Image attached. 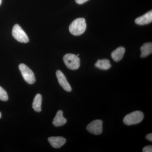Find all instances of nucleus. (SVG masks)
Instances as JSON below:
<instances>
[{"mask_svg": "<svg viewBox=\"0 0 152 152\" xmlns=\"http://www.w3.org/2000/svg\"><path fill=\"white\" fill-rule=\"evenodd\" d=\"M125 52L124 47H121L112 52L111 57L116 62H118L123 58Z\"/></svg>", "mask_w": 152, "mask_h": 152, "instance_id": "11", "label": "nucleus"}, {"mask_svg": "<svg viewBox=\"0 0 152 152\" xmlns=\"http://www.w3.org/2000/svg\"><path fill=\"white\" fill-rule=\"evenodd\" d=\"M64 62L70 69L77 70L80 67V59L78 56L73 54H67L64 57Z\"/></svg>", "mask_w": 152, "mask_h": 152, "instance_id": "3", "label": "nucleus"}, {"mask_svg": "<svg viewBox=\"0 0 152 152\" xmlns=\"http://www.w3.org/2000/svg\"><path fill=\"white\" fill-rule=\"evenodd\" d=\"M67 120L63 116V112L61 110L58 111L53 121V124L56 127H60L65 124Z\"/></svg>", "mask_w": 152, "mask_h": 152, "instance_id": "10", "label": "nucleus"}, {"mask_svg": "<svg viewBox=\"0 0 152 152\" xmlns=\"http://www.w3.org/2000/svg\"><path fill=\"white\" fill-rule=\"evenodd\" d=\"M95 66L101 70H106L111 68V65L109 60L104 59L102 60H98L97 61L95 64Z\"/></svg>", "mask_w": 152, "mask_h": 152, "instance_id": "14", "label": "nucleus"}, {"mask_svg": "<svg viewBox=\"0 0 152 152\" xmlns=\"http://www.w3.org/2000/svg\"><path fill=\"white\" fill-rule=\"evenodd\" d=\"M87 25L83 18H78L72 22L69 27V30L72 34L79 36L85 32Z\"/></svg>", "mask_w": 152, "mask_h": 152, "instance_id": "1", "label": "nucleus"}, {"mask_svg": "<svg viewBox=\"0 0 152 152\" xmlns=\"http://www.w3.org/2000/svg\"><path fill=\"white\" fill-rule=\"evenodd\" d=\"M152 21V11H150L144 15H143L137 18L135 20L136 23L139 25L148 24L151 23Z\"/></svg>", "mask_w": 152, "mask_h": 152, "instance_id": "9", "label": "nucleus"}, {"mask_svg": "<svg viewBox=\"0 0 152 152\" xmlns=\"http://www.w3.org/2000/svg\"><path fill=\"white\" fill-rule=\"evenodd\" d=\"M42 96L40 94H37L34 99L32 104L33 108L36 112L39 113L42 110Z\"/></svg>", "mask_w": 152, "mask_h": 152, "instance_id": "13", "label": "nucleus"}, {"mask_svg": "<svg viewBox=\"0 0 152 152\" xmlns=\"http://www.w3.org/2000/svg\"><path fill=\"white\" fill-rule=\"evenodd\" d=\"M1 112H0V118H1Z\"/></svg>", "mask_w": 152, "mask_h": 152, "instance_id": "20", "label": "nucleus"}, {"mask_svg": "<svg viewBox=\"0 0 152 152\" xmlns=\"http://www.w3.org/2000/svg\"><path fill=\"white\" fill-rule=\"evenodd\" d=\"M102 124L103 122L102 120H94L87 126L86 129L91 134L99 135L102 133Z\"/></svg>", "mask_w": 152, "mask_h": 152, "instance_id": "6", "label": "nucleus"}, {"mask_svg": "<svg viewBox=\"0 0 152 152\" xmlns=\"http://www.w3.org/2000/svg\"><path fill=\"white\" fill-rule=\"evenodd\" d=\"M48 140L53 148H59L65 144V138L62 137H50Z\"/></svg>", "mask_w": 152, "mask_h": 152, "instance_id": "8", "label": "nucleus"}, {"mask_svg": "<svg viewBox=\"0 0 152 152\" xmlns=\"http://www.w3.org/2000/svg\"><path fill=\"white\" fill-rule=\"evenodd\" d=\"M2 2V0H0V5H1V4Z\"/></svg>", "mask_w": 152, "mask_h": 152, "instance_id": "19", "label": "nucleus"}, {"mask_svg": "<svg viewBox=\"0 0 152 152\" xmlns=\"http://www.w3.org/2000/svg\"><path fill=\"white\" fill-rule=\"evenodd\" d=\"M143 118V113L140 111H136L127 115L124 118L123 122L125 124L131 126L141 122Z\"/></svg>", "mask_w": 152, "mask_h": 152, "instance_id": "2", "label": "nucleus"}, {"mask_svg": "<svg viewBox=\"0 0 152 152\" xmlns=\"http://www.w3.org/2000/svg\"><path fill=\"white\" fill-rule=\"evenodd\" d=\"M19 68L23 77L27 83L29 84H33L35 83L36 78L34 74L28 66L25 64H20Z\"/></svg>", "mask_w": 152, "mask_h": 152, "instance_id": "4", "label": "nucleus"}, {"mask_svg": "<svg viewBox=\"0 0 152 152\" xmlns=\"http://www.w3.org/2000/svg\"><path fill=\"white\" fill-rule=\"evenodd\" d=\"M88 0H75L76 2L79 4H84Z\"/></svg>", "mask_w": 152, "mask_h": 152, "instance_id": "18", "label": "nucleus"}, {"mask_svg": "<svg viewBox=\"0 0 152 152\" xmlns=\"http://www.w3.org/2000/svg\"><path fill=\"white\" fill-rule=\"evenodd\" d=\"M56 75L60 86L66 91L71 92L72 91V88L70 85L68 83L65 76L63 73L62 72L59 70H57L56 72Z\"/></svg>", "mask_w": 152, "mask_h": 152, "instance_id": "7", "label": "nucleus"}, {"mask_svg": "<svg viewBox=\"0 0 152 152\" xmlns=\"http://www.w3.org/2000/svg\"><path fill=\"white\" fill-rule=\"evenodd\" d=\"M143 152H152V146L148 145L144 147L142 149Z\"/></svg>", "mask_w": 152, "mask_h": 152, "instance_id": "16", "label": "nucleus"}, {"mask_svg": "<svg viewBox=\"0 0 152 152\" xmlns=\"http://www.w3.org/2000/svg\"><path fill=\"white\" fill-rule=\"evenodd\" d=\"M141 58H145L148 56L152 53V44L151 42L146 43L142 45L140 48Z\"/></svg>", "mask_w": 152, "mask_h": 152, "instance_id": "12", "label": "nucleus"}, {"mask_svg": "<svg viewBox=\"0 0 152 152\" xmlns=\"http://www.w3.org/2000/svg\"><path fill=\"white\" fill-rule=\"evenodd\" d=\"M8 100V96L7 92L1 87L0 86V100L7 101Z\"/></svg>", "mask_w": 152, "mask_h": 152, "instance_id": "15", "label": "nucleus"}, {"mask_svg": "<svg viewBox=\"0 0 152 152\" xmlns=\"http://www.w3.org/2000/svg\"><path fill=\"white\" fill-rule=\"evenodd\" d=\"M12 34L14 38L20 42L26 43L29 41L27 35L18 24L14 26Z\"/></svg>", "mask_w": 152, "mask_h": 152, "instance_id": "5", "label": "nucleus"}, {"mask_svg": "<svg viewBox=\"0 0 152 152\" xmlns=\"http://www.w3.org/2000/svg\"><path fill=\"white\" fill-rule=\"evenodd\" d=\"M146 139L147 140H148L150 141H152V133H150V134H148L146 136Z\"/></svg>", "mask_w": 152, "mask_h": 152, "instance_id": "17", "label": "nucleus"}]
</instances>
